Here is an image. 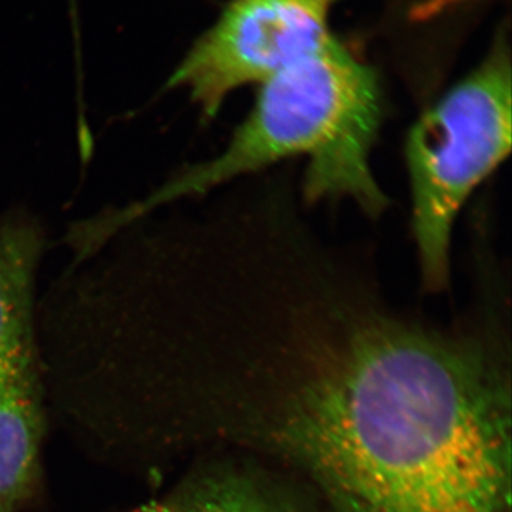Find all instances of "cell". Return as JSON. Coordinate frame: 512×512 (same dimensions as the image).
<instances>
[{"label": "cell", "instance_id": "3", "mask_svg": "<svg viewBox=\"0 0 512 512\" xmlns=\"http://www.w3.org/2000/svg\"><path fill=\"white\" fill-rule=\"evenodd\" d=\"M510 46L500 37L477 69L433 99L407 131L404 163L421 292L451 288L458 217L511 153Z\"/></svg>", "mask_w": 512, "mask_h": 512}, {"label": "cell", "instance_id": "7", "mask_svg": "<svg viewBox=\"0 0 512 512\" xmlns=\"http://www.w3.org/2000/svg\"><path fill=\"white\" fill-rule=\"evenodd\" d=\"M127 512H289L249 478L225 471L188 478L174 490Z\"/></svg>", "mask_w": 512, "mask_h": 512}, {"label": "cell", "instance_id": "2", "mask_svg": "<svg viewBox=\"0 0 512 512\" xmlns=\"http://www.w3.org/2000/svg\"><path fill=\"white\" fill-rule=\"evenodd\" d=\"M386 119L379 76L335 37L259 84L248 116L217 156L185 167L146 197L87 218L84 231L103 245L167 205L211 192L278 167L306 160L299 192L308 208L350 201L377 220L390 208L372 167Z\"/></svg>", "mask_w": 512, "mask_h": 512}, {"label": "cell", "instance_id": "6", "mask_svg": "<svg viewBox=\"0 0 512 512\" xmlns=\"http://www.w3.org/2000/svg\"><path fill=\"white\" fill-rule=\"evenodd\" d=\"M43 433L39 365L0 373V512H22L35 495Z\"/></svg>", "mask_w": 512, "mask_h": 512}, {"label": "cell", "instance_id": "1", "mask_svg": "<svg viewBox=\"0 0 512 512\" xmlns=\"http://www.w3.org/2000/svg\"><path fill=\"white\" fill-rule=\"evenodd\" d=\"M450 325L402 308L308 208L245 212L202 284L187 383L211 431L299 468L335 512H510V293L470 279Z\"/></svg>", "mask_w": 512, "mask_h": 512}, {"label": "cell", "instance_id": "5", "mask_svg": "<svg viewBox=\"0 0 512 512\" xmlns=\"http://www.w3.org/2000/svg\"><path fill=\"white\" fill-rule=\"evenodd\" d=\"M45 235L25 217H0V373L39 365L37 266Z\"/></svg>", "mask_w": 512, "mask_h": 512}, {"label": "cell", "instance_id": "4", "mask_svg": "<svg viewBox=\"0 0 512 512\" xmlns=\"http://www.w3.org/2000/svg\"><path fill=\"white\" fill-rule=\"evenodd\" d=\"M339 0H232L171 74L165 89H184L202 123L217 119L229 94L265 82L330 39Z\"/></svg>", "mask_w": 512, "mask_h": 512}]
</instances>
